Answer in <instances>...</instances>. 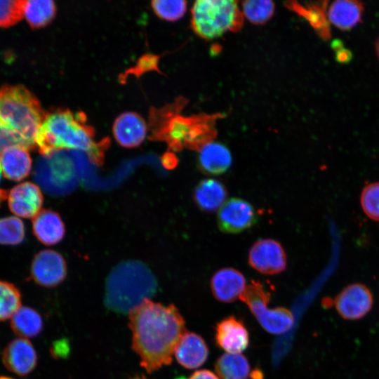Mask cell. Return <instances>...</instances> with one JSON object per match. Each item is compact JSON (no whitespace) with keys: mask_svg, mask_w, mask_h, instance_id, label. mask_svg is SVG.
<instances>
[{"mask_svg":"<svg viewBox=\"0 0 379 379\" xmlns=\"http://www.w3.org/2000/svg\"><path fill=\"white\" fill-rule=\"evenodd\" d=\"M132 349L147 373L172 362L175 349L185 332V321L173 304L165 306L150 299L128 314Z\"/></svg>","mask_w":379,"mask_h":379,"instance_id":"obj_1","label":"cell"},{"mask_svg":"<svg viewBox=\"0 0 379 379\" xmlns=\"http://www.w3.org/2000/svg\"><path fill=\"white\" fill-rule=\"evenodd\" d=\"M36 145L44 157L63 149L86 152L94 162H102L107 140L96 142L93 128L83 112L58 109L46 115Z\"/></svg>","mask_w":379,"mask_h":379,"instance_id":"obj_2","label":"cell"},{"mask_svg":"<svg viewBox=\"0 0 379 379\" xmlns=\"http://www.w3.org/2000/svg\"><path fill=\"white\" fill-rule=\"evenodd\" d=\"M157 288V279L145 264L124 261L115 266L106 279L104 305L115 313L128 314L154 296Z\"/></svg>","mask_w":379,"mask_h":379,"instance_id":"obj_3","label":"cell"},{"mask_svg":"<svg viewBox=\"0 0 379 379\" xmlns=\"http://www.w3.org/2000/svg\"><path fill=\"white\" fill-rule=\"evenodd\" d=\"M46 115L36 96L25 86L0 88V124L15 133L27 150L36 147V136Z\"/></svg>","mask_w":379,"mask_h":379,"instance_id":"obj_4","label":"cell"},{"mask_svg":"<svg viewBox=\"0 0 379 379\" xmlns=\"http://www.w3.org/2000/svg\"><path fill=\"white\" fill-rule=\"evenodd\" d=\"M242 13L237 2L232 0H199L192 9V26L205 39L221 36L240 27Z\"/></svg>","mask_w":379,"mask_h":379,"instance_id":"obj_5","label":"cell"},{"mask_svg":"<svg viewBox=\"0 0 379 379\" xmlns=\"http://www.w3.org/2000/svg\"><path fill=\"white\" fill-rule=\"evenodd\" d=\"M249 308L260 326L267 332L281 334L293 324L291 312L285 307H268L270 293L259 281H252L239 298Z\"/></svg>","mask_w":379,"mask_h":379,"instance_id":"obj_6","label":"cell"},{"mask_svg":"<svg viewBox=\"0 0 379 379\" xmlns=\"http://www.w3.org/2000/svg\"><path fill=\"white\" fill-rule=\"evenodd\" d=\"M196 119L180 116L173 117L160 129L153 131L154 139L166 141L171 148L179 150L183 147L201 148L209 142L211 135L199 129Z\"/></svg>","mask_w":379,"mask_h":379,"instance_id":"obj_7","label":"cell"},{"mask_svg":"<svg viewBox=\"0 0 379 379\" xmlns=\"http://www.w3.org/2000/svg\"><path fill=\"white\" fill-rule=\"evenodd\" d=\"M334 306L338 314L346 320H358L372 309L373 298L364 284L354 283L345 287L335 298Z\"/></svg>","mask_w":379,"mask_h":379,"instance_id":"obj_8","label":"cell"},{"mask_svg":"<svg viewBox=\"0 0 379 379\" xmlns=\"http://www.w3.org/2000/svg\"><path fill=\"white\" fill-rule=\"evenodd\" d=\"M254 207L240 198H231L220 208L217 222L225 233L237 234L253 227L258 221Z\"/></svg>","mask_w":379,"mask_h":379,"instance_id":"obj_9","label":"cell"},{"mask_svg":"<svg viewBox=\"0 0 379 379\" xmlns=\"http://www.w3.org/2000/svg\"><path fill=\"white\" fill-rule=\"evenodd\" d=\"M248 262L258 272L275 274L286 267V255L282 246L272 239L257 241L248 253Z\"/></svg>","mask_w":379,"mask_h":379,"instance_id":"obj_10","label":"cell"},{"mask_svg":"<svg viewBox=\"0 0 379 379\" xmlns=\"http://www.w3.org/2000/svg\"><path fill=\"white\" fill-rule=\"evenodd\" d=\"M67 274V265L58 252L46 249L36 253L31 264V275L34 281L44 287H55Z\"/></svg>","mask_w":379,"mask_h":379,"instance_id":"obj_11","label":"cell"},{"mask_svg":"<svg viewBox=\"0 0 379 379\" xmlns=\"http://www.w3.org/2000/svg\"><path fill=\"white\" fill-rule=\"evenodd\" d=\"M7 197L8 208L15 216L34 218L41 211L43 194L39 186L32 182L16 185Z\"/></svg>","mask_w":379,"mask_h":379,"instance_id":"obj_12","label":"cell"},{"mask_svg":"<svg viewBox=\"0 0 379 379\" xmlns=\"http://www.w3.org/2000/svg\"><path fill=\"white\" fill-rule=\"evenodd\" d=\"M2 361L11 372L19 376H26L35 368L37 354L28 339L18 338L11 340L4 347Z\"/></svg>","mask_w":379,"mask_h":379,"instance_id":"obj_13","label":"cell"},{"mask_svg":"<svg viewBox=\"0 0 379 379\" xmlns=\"http://www.w3.org/2000/svg\"><path fill=\"white\" fill-rule=\"evenodd\" d=\"M216 345L227 353L239 354L249 345V333L244 323L234 316H229L215 326Z\"/></svg>","mask_w":379,"mask_h":379,"instance_id":"obj_14","label":"cell"},{"mask_svg":"<svg viewBox=\"0 0 379 379\" xmlns=\"http://www.w3.org/2000/svg\"><path fill=\"white\" fill-rule=\"evenodd\" d=\"M246 288V279L242 273L231 267L217 271L211 279L213 296L220 302H232L240 298Z\"/></svg>","mask_w":379,"mask_h":379,"instance_id":"obj_15","label":"cell"},{"mask_svg":"<svg viewBox=\"0 0 379 379\" xmlns=\"http://www.w3.org/2000/svg\"><path fill=\"white\" fill-rule=\"evenodd\" d=\"M147 133L145 121L135 112L121 114L113 125V134L116 140L125 147L139 146L145 139Z\"/></svg>","mask_w":379,"mask_h":379,"instance_id":"obj_16","label":"cell"},{"mask_svg":"<svg viewBox=\"0 0 379 379\" xmlns=\"http://www.w3.org/2000/svg\"><path fill=\"white\" fill-rule=\"evenodd\" d=\"M208 353V347L201 335L185 331L177 344L174 356L181 366L194 369L206 361Z\"/></svg>","mask_w":379,"mask_h":379,"instance_id":"obj_17","label":"cell"},{"mask_svg":"<svg viewBox=\"0 0 379 379\" xmlns=\"http://www.w3.org/2000/svg\"><path fill=\"white\" fill-rule=\"evenodd\" d=\"M232 162L230 149L221 142L209 141L200 148L198 164L199 169L205 174H222L230 168Z\"/></svg>","mask_w":379,"mask_h":379,"instance_id":"obj_18","label":"cell"},{"mask_svg":"<svg viewBox=\"0 0 379 379\" xmlns=\"http://www.w3.org/2000/svg\"><path fill=\"white\" fill-rule=\"evenodd\" d=\"M0 166L4 176L13 181H21L30 173L32 158L28 150L20 147H9L0 153Z\"/></svg>","mask_w":379,"mask_h":379,"instance_id":"obj_19","label":"cell"},{"mask_svg":"<svg viewBox=\"0 0 379 379\" xmlns=\"http://www.w3.org/2000/svg\"><path fill=\"white\" fill-rule=\"evenodd\" d=\"M32 230L37 239L53 245L64 237L65 229L60 216L51 210H41L32 220Z\"/></svg>","mask_w":379,"mask_h":379,"instance_id":"obj_20","label":"cell"},{"mask_svg":"<svg viewBox=\"0 0 379 379\" xmlns=\"http://www.w3.org/2000/svg\"><path fill=\"white\" fill-rule=\"evenodd\" d=\"M364 6L355 0L333 1L327 11L328 21L341 30H350L361 21Z\"/></svg>","mask_w":379,"mask_h":379,"instance_id":"obj_21","label":"cell"},{"mask_svg":"<svg viewBox=\"0 0 379 379\" xmlns=\"http://www.w3.org/2000/svg\"><path fill=\"white\" fill-rule=\"evenodd\" d=\"M225 185L218 180L204 179L195 187L194 200L202 211L211 213L217 211L225 204L227 198Z\"/></svg>","mask_w":379,"mask_h":379,"instance_id":"obj_22","label":"cell"},{"mask_svg":"<svg viewBox=\"0 0 379 379\" xmlns=\"http://www.w3.org/2000/svg\"><path fill=\"white\" fill-rule=\"evenodd\" d=\"M11 327L13 331L23 338L37 336L43 329V320L34 309L21 307L11 317Z\"/></svg>","mask_w":379,"mask_h":379,"instance_id":"obj_23","label":"cell"},{"mask_svg":"<svg viewBox=\"0 0 379 379\" xmlns=\"http://www.w3.org/2000/svg\"><path fill=\"white\" fill-rule=\"evenodd\" d=\"M215 370L220 379H248L251 366L241 354L225 353L215 361Z\"/></svg>","mask_w":379,"mask_h":379,"instance_id":"obj_24","label":"cell"},{"mask_svg":"<svg viewBox=\"0 0 379 379\" xmlns=\"http://www.w3.org/2000/svg\"><path fill=\"white\" fill-rule=\"evenodd\" d=\"M55 11L53 1H24L23 13L32 28H39L48 25L53 19Z\"/></svg>","mask_w":379,"mask_h":379,"instance_id":"obj_25","label":"cell"},{"mask_svg":"<svg viewBox=\"0 0 379 379\" xmlns=\"http://www.w3.org/2000/svg\"><path fill=\"white\" fill-rule=\"evenodd\" d=\"M21 307L20 291L13 284L0 280V321L11 319Z\"/></svg>","mask_w":379,"mask_h":379,"instance_id":"obj_26","label":"cell"},{"mask_svg":"<svg viewBox=\"0 0 379 379\" xmlns=\"http://www.w3.org/2000/svg\"><path fill=\"white\" fill-rule=\"evenodd\" d=\"M25 237L24 223L17 216L0 218V244L18 245Z\"/></svg>","mask_w":379,"mask_h":379,"instance_id":"obj_27","label":"cell"},{"mask_svg":"<svg viewBox=\"0 0 379 379\" xmlns=\"http://www.w3.org/2000/svg\"><path fill=\"white\" fill-rule=\"evenodd\" d=\"M274 11V3L268 0H250L242 3L244 17L251 22L260 25L268 21Z\"/></svg>","mask_w":379,"mask_h":379,"instance_id":"obj_28","label":"cell"},{"mask_svg":"<svg viewBox=\"0 0 379 379\" xmlns=\"http://www.w3.org/2000/svg\"><path fill=\"white\" fill-rule=\"evenodd\" d=\"M360 203L364 213L379 222V182H371L363 188Z\"/></svg>","mask_w":379,"mask_h":379,"instance_id":"obj_29","label":"cell"},{"mask_svg":"<svg viewBox=\"0 0 379 379\" xmlns=\"http://www.w3.org/2000/svg\"><path fill=\"white\" fill-rule=\"evenodd\" d=\"M152 7L161 19L175 21L182 18L187 9V2L182 0L153 1Z\"/></svg>","mask_w":379,"mask_h":379,"instance_id":"obj_30","label":"cell"},{"mask_svg":"<svg viewBox=\"0 0 379 379\" xmlns=\"http://www.w3.org/2000/svg\"><path fill=\"white\" fill-rule=\"evenodd\" d=\"M24 1H0V27H7L19 22L23 17Z\"/></svg>","mask_w":379,"mask_h":379,"instance_id":"obj_31","label":"cell"},{"mask_svg":"<svg viewBox=\"0 0 379 379\" xmlns=\"http://www.w3.org/2000/svg\"><path fill=\"white\" fill-rule=\"evenodd\" d=\"M12 147L25 148L22 140L15 133L0 124V153Z\"/></svg>","mask_w":379,"mask_h":379,"instance_id":"obj_32","label":"cell"},{"mask_svg":"<svg viewBox=\"0 0 379 379\" xmlns=\"http://www.w3.org/2000/svg\"><path fill=\"white\" fill-rule=\"evenodd\" d=\"M333 48L336 51V58L340 62H347L351 60L352 55L350 51L345 49L340 44V41L333 42Z\"/></svg>","mask_w":379,"mask_h":379,"instance_id":"obj_33","label":"cell"},{"mask_svg":"<svg viewBox=\"0 0 379 379\" xmlns=\"http://www.w3.org/2000/svg\"><path fill=\"white\" fill-rule=\"evenodd\" d=\"M189 379H220L217 375L207 369L198 370L194 372Z\"/></svg>","mask_w":379,"mask_h":379,"instance_id":"obj_34","label":"cell"},{"mask_svg":"<svg viewBox=\"0 0 379 379\" xmlns=\"http://www.w3.org/2000/svg\"><path fill=\"white\" fill-rule=\"evenodd\" d=\"M375 51L376 56L379 60V35L378 36L375 41Z\"/></svg>","mask_w":379,"mask_h":379,"instance_id":"obj_35","label":"cell"},{"mask_svg":"<svg viewBox=\"0 0 379 379\" xmlns=\"http://www.w3.org/2000/svg\"><path fill=\"white\" fill-rule=\"evenodd\" d=\"M0 379H14V378L7 377V376H4V375H1Z\"/></svg>","mask_w":379,"mask_h":379,"instance_id":"obj_36","label":"cell"},{"mask_svg":"<svg viewBox=\"0 0 379 379\" xmlns=\"http://www.w3.org/2000/svg\"><path fill=\"white\" fill-rule=\"evenodd\" d=\"M131 379H147V378H145V377H135V378H131Z\"/></svg>","mask_w":379,"mask_h":379,"instance_id":"obj_37","label":"cell"},{"mask_svg":"<svg viewBox=\"0 0 379 379\" xmlns=\"http://www.w3.org/2000/svg\"><path fill=\"white\" fill-rule=\"evenodd\" d=\"M1 177H2V171H1V166H0V182H1Z\"/></svg>","mask_w":379,"mask_h":379,"instance_id":"obj_38","label":"cell"}]
</instances>
